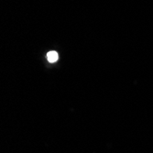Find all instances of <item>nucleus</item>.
Listing matches in <instances>:
<instances>
[{
	"mask_svg": "<svg viewBox=\"0 0 153 153\" xmlns=\"http://www.w3.org/2000/svg\"><path fill=\"white\" fill-rule=\"evenodd\" d=\"M59 59V55L56 51H51L50 52L47 53V60L49 61V62H56Z\"/></svg>",
	"mask_w": 153,
	"mask_h": 153,
	"instance_id": "f257e3e1",
	"label": "nucleus"
}]
</instances>
